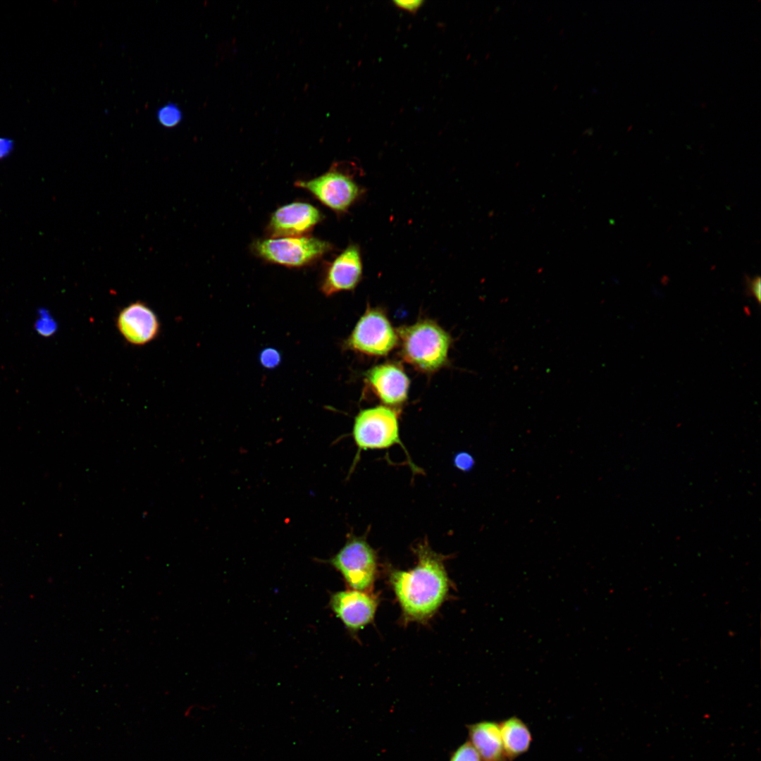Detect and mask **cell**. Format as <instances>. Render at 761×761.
<instances>
[{"mask_svg":"<svg viewBox=\"0 0 761 761\" xmlns=\"http://www.w3.org/2000/svg\"><path fill=\"white\" fill-rule=\"evenodd\" d=\"M398 335L384 312L378 308H367L343 348L372 357L388 354L398 344Z\"/></svg>","mask_w":761,"mask_h":761,"instance_id":"cell-6","label":"cell"},{"mask_svg":"<svg viewBox=\"0 0 761 761\" xmlns=\"http://www.w3.org/2000/svg\"><path fill=\"white\" fill-rule=\"evenodd\" d=\"M328 562L340 572L351 589H371L377 575L378 557L364 538L349 536Z\"/></svg>","mask_w":761,"mask_h":761,"instance_id":"cell-5","label":"cell"},{"mask_svg":"<svg viewBox=\"0 0 761 761\" xmlns=\"http://www.w3.org/2000/svg\"><path fill=\"white\" fill-rule=\"evenodd\" d=\"M397 333L401 357L417 371L431 373L447 364L451 337L436 322L419 321Z\"/></svg>","mask_w":761,"mask_h":761,"instance_id":"cell-2","label":"cell"},{"mask_svg":"<svg viewBox=\"0 0 761 761\" xmlns=\"http://www.w3.org/2000/svg\"><path fill=\"white\" fill-rule=\"evenodd\" d=\"M352 435L358 453L369 450L400 445L398 413L395 408L379 405L359 411L354 417Z\"/></svg>","mask_w":761,"mask_h":761,"instance_id":"cell-3","label":"cell"},{"mask_svg":"<svg viewBox=\"0 0 761 761\" xmlns=\"http://www.w3.org/2000/svg\"><path fill=\"white\" fill-rule=\"evenodd\" d=\"M365 379L384 405L395 408L407 401L410 381L400 366L390 362L376 365L365 373Z\"/></svg>","mask_w":761,"mask_h":761,"instance_id":"cell-11","label":"cell"},{"mask_svg":"<svg viewBox=\"0 0 761 761\" xmlns=\"http://www.w3.org/2000/svg\"><path fill=\"white\" fill-rule=\"evenodd\" d=\"M280 360V354L277 350L268 348L262 351L260 354V361L262 365L266 368H273L277 366Z\"/></svg>","mask_w":761,"mask_h":761,"instance_id":"cell-19","label":"cell"},{"mask_svg":"<svg viewBox=\"0 0 761 761\" xmlns=\"http://www.w3.org/2000/svg\"><path fill=\"white\" fill-rule=\"evenodd\" d=\"M423 1L421 0H397L393 1L395 6L410 13H416L422 6Z\"/></svg>","mask_w":761,"mask_h":761,"instance_id":"cell-20","label":"cell"},{"mask_svg":"<svg viewBox=\"0 0 761 761\" xmlns=\"http://www.w3.org/2000/svg\"><path fill=\"white\" fill-rule=\"evenodd\" d=\"M295 185L306 190L326 206L338 214L347 211L364 192L363 187L349 173L334 167L313 179L298 180Z\"/></svg>","mask_w":761,"mask_h":761,"instance_id":"cell-7","label":"cell"},{"mask_svg":"<svg viewBox=\"0 0 761 761\" xmlns=\"http://www.w3.org/2000/svg\"><path fill=\"white\" fill-rule=\"evenodd\" d=\"M329 605L345 627L354 632L373 620L378 601L370 591L349 589L333 593Z\"/></svg>","mask_w":761,"mask_h":761,"instance_id":"cell-8","label":"cell"},{"mask_svg":"<svg viewBox=\"0 0 761 761\" xmlns=\"http://www.w3.org/2000/svg\"><path fill=\"white\" fill-rule=\"evenodd\" d=\"M746 293L753 297L758 302L761 300V280L760 277L757 276L753 278L745 276Z\"/></svg>","mask_w":761,"mask_h":761,"instance_id":"cell-18","label":"cell"},{"mask_svg":"<svg viewBox=\"0 0 761 761\" xmlns=\"http://www.w3.org/2000/svg\"><path fill=\"white\" fill-rule=\"evenodd\" d=\"M469 742L482 761H507L499 723L482 721L467 726Z\"/></svg>","mask_w":761,"mask_h":761,"instance_id":"cell-13","label":"cell"},{"mask_svg":"<svg viewBox=\"0 0 761 761\" xmlns=\"http://www.w3.org/2000/svg\"><path fill=\"white\" fill-rule=\"evenodd\" d=\"M363 275V261L359 247L349 244L329 263L324 272L321 290L326 296L353 290Z\"/></svg>","mask_w":761,"mask_h":761,"instance_id":"cell-9","label":"cell"},{"mask_svg":"<svg viewBox=\"0 0 761 761\" xmlns=\"http://www.w3.org/2000/svg\"><path fill=\"white\" fill-rule=\"evenodd\" d=\"M40 314L41 317L37 321L35 328L42 335L50 336L57 330L56 322L51 318L47 311H40Z\"/></svg>","mask_w":761,"mask_h":761,"instance_id":"cell-17","label":"cell"},{"mask_svg":"<svg viewBox=\"0 0 761 761\" xmlns=\"http://www.w3.org/2000/svg\"><path fill=\"white\" fill-rule=\"evenodd\" d=\"M116 326L125 340L134 345L150 342L158 336L160 330L156 314L142 302L124 307L118 315Z\"/></svg>","mask_w":761,"mask_h":761,"instance_id":"cell-12","label":"cell"},{"mask_svg":"<svg viewBox=\"0 0 761 761\" xmlns=\"http://www.w3.org/2000/svg\"><path fill=\"white\" fill-rule=\"evenodd\" d=\"M499 724L505 756L507 761H512L528 750L532 741L531 731L527 725L515 716Z\"/></svg>","mask_w":761,"mask_h":761,"instance_id":"cell-14","label":"cell"},{"mask_svg":"<svg viewBox=\"0 0 761 761\" xmlns=\"http://www.w3.org/2000/svg\"><path fill=\"white\" fill-rule=\"evenodd\" d=\"M416 564L409 570H393L390 582L406 620L423 621L440 607L450 581L443 557L427 541L415 549Z\"/></svg>","mask_w":761,"mask_h":761,"instance_id":"cell-1","label":"cell"},{"mask_svg":"<svg viewBox=\"0 0 761 761\" xmlns=\"http://www.w3.org/2000/svg\"><path fill=\"white\" fill-rule=\"evenodd\" d=\"M182 114L180 108L174 104H167L159 109L157 119L166 128H172L180 123Z\"/></svg>","mask_w":761,"mask_h":761,"instance_id":"cell-15","label":"cell"},{"mask_svg":"<svg viewBox=\"0 0 761 761\" xmlns=\"http://www.w3.org/2000/svg\"><path fill=\"white\" fill-rule=\"evenodd\" d=\"M333 245L309 236L271 237L257 240L252 249L261 259L287 267H302L331 251Z\"/></svg>","mask_w":761,"mask_h":761,"instance_id":"cell-4","label":"cell"},{"mask_svg":"<svg viewBox=\"0 0 761 761\" xmlns=\"http://www.w3.org/2000/svg\"><path fill=\"white\" fill-rule=\"evenodd\" d=\"M14 141L8 137H0V160L8 157L13 151Z\"/></svg>","mask_w":761,"mask_h":761,"instance_id":"cell-22","label":"cell"},{"mask_svg":"<svg viewBox=\"0 0 761 761\" xmlns=\"http://www.w3.org/2000/svg\"><path fill=\"white\" fill-rule=\"evenodd\" d=\"M473 457L466 452L457 454L454 459L455 466L462 471H469L474 465Z\"/></svg>","mask_w":761,"mask_h":761,"instance_id":"cell-21","label":"cell"},{"mask_svg":"<svg viewBox=\"0 0 761 761\" xmlns=\"http://www.w3.org/2000/svg\"><path fill=\"white\" fill-rule=\"evenodd\" d=\"M450 761H482V760L472 744L466 741L452 753Z\"/></svg>","mask_w":761,"mask_h":761,"instance_id":"cell-16","label":"cell"},{"mask_svg":"<svg viewBox=\"0 0 761 761\" xmlns=\"http://www.w3.org/2000/svg\"><path fill=\"white\" fill-rule=\"evenodd\" d=\"M323 218L321 211L306 202L284 205L272 214L267 232L272 237L303 236Z\"/></svg>","mask_w":761,"mask_h":761,"instance_id":"cell-10","label":"cell"}]
</instances>
